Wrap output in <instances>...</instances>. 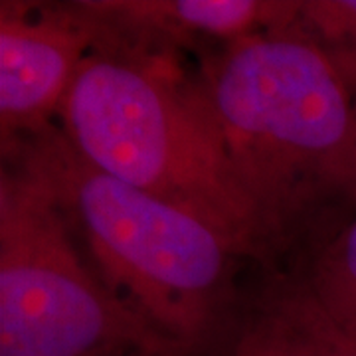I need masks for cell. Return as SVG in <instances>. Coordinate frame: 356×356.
I'll list each match as a JSON object with an SVG mask.
<instances>
[{
    "instance_id": "1",
    "label": "cell",
    "mask_w": 356,
    "mask_h": 356,
    "mask_svg": "<svg viewBox=\"0 0 356 356\" xmlns=\"http://www.w3.org/2000/svg\"><path fill=\"white\" fill-rule=\"evenodd\" d=\"M196 83L275 261L331 198L353 196L355 95L295 24L229 42Z\"/></svg>"
},
{
    "instance_id": "2",
    "label": "cell",
    "mask_w": 356,
    "mask_h": 356,
    "mask_svg": "<svg viewBox=\"0 0 356 356\" xmlns=\"http://www.w3.org/2000/svg\"><path fill=\"white\" fill-rule=\"evenodd\" d=\"M103 26L58 117L65 139L109 177L198 218L238 257L273 267L196 77L168 46Z\"/></svg>"
},
{
    "instance_id": "3",
    "label": "cell",
    "mask_w": 356,
    "mask_h": 356,
    "mask_svg": "<svg viewBox=\"0 0 356 356\" xmlns=\"http://www.w3.org/2000/svg\"><path fill=\"white\" fill-rule=\"evenodd\" d=\"M60 204L105 287L154 331L204 356L240 329L236 271L242 259L198 218L91 165L54 123L2 143Z\"/></svg>"
},
{
    "instance_id": "4",
    "label": "cell",
    "mask_w": 356,
    "mask_h": 356,
    "mask_svg": "<svg viewBox=\"0 0 356 356\" xmlns=\"http://www.w3.org/2000/svg\"><path fill=\"white\" fill-rule=\"evenodd\" d=\"M188 356L105 287L46 182L0 168V356Z\"/></svg>"
},
{
    "instance_id": "5",
    "label": "cell",
    "mask_w": 356,
    "mask_h": 356,
    "mask_svg": "<svg viewBox=\"0 0 356 356\" xmlns=\"http://www.w3.org/2000/svg\"><path fill=\"white\" fill-rule=\"evenodd\" d=\"M105 26L79 2H0V139L32 137L58 123L81 65Z\"/></svg>"
},
{
    "instance_id": "6",
    "label": "cell",
    "mask_w": 356,
    "mask_h": 356,
    "mask_svg": "<svg viewBox=\"0 0 356 356\" xmlns=\"http://www.w3.org/2000/svg\"><path fill=\"white\" fill-rule=\"evenodd\" d=\"M79 4L123 36L168 48L196 38L229 44L287 28L299 13L297 0H81Z\"/></svg>"
},
{
    "instance_id": "7",
    "label": "cell",
    "mask_w": 356,
    "mask_h": 356,
    "mask_svg": "<svg viewBox=\"0 0 356 356\" xmlns=\"http://www.w3.org/2000/svg\"><path fill=\"white\" fill-rule=\"evenodd\" d=\"M229 356H344V343L303 275L273 273L243 311Z\"/></svg>"
},
{
    "instance_id": "8",
    "label": "cell",
    "mask_w": 356,
    "mask_h": 356,
    "mask_svg": "<svg viewBox=\"0 0 356 356\" xmlns=\"http://www.w3.org/2000/svg\"><path fill=\"white\" fill-rule=\"evenodd\" d=\"M303 280L332 325L356 337V218L318 248Z\"/></svg>"
},
{
    "instance_id": "9",
    "label": "cell",
    "mask_w": 356,
    "mask_h": 356,
    "mask_svg": "<svg viewBox=\"0 0 356 356\" xmlns=\"http://www.w3.org/2000/svg\"><path fill=\"white\" fill-rule=\"evenodd\" d=\"M293 24L317 44L356 95V0L299 2Z\"/></svg>"
},
{
    "instance_id": "10",
    "label": "cell",
    "mask_w": 356,
    "mask_h": 356,
    "mask_svg": "<svg viewBox=\"0 0 356 356\" xmlns=\"http://www.w3.org/2000/svg\"><path fill=\"white\" fill-rule=\"evenodd\" d=\"M343 334V332H341ZM343 343H344V356H356V337H344L343 334Z\"/></svg>"
},
{
    "instance_id": "11",
    "label": "cell",
    "mask_w": 356,
    "mask_h": 356,
    "mask_svg": "<svg viewBox=\"0 0 356 356\" xmlns=\"http://www.w3.org/2000/svg\"><path fill=\"white\" fill-rule=\"evenodd\" d=\"M105 356H151L147 353H140V350H121V353H111V355Z\"/></svg>"
},
{
    "instance_id": "12",
    "label": "cell",
    "mask_w": 356,
    "mask_h": 356,
    "mask_svg": "<svg viewBox=\"0 0 356 356\" xmlns=\"http://www.w3.org/2000/svg\"><path fill=\"white\" fill-rule=\"evenodd\" d=\"M355 115H356V95H355ZM353 198H356V154H355V180H353Z\"/></svg>"
}]
</instances>
